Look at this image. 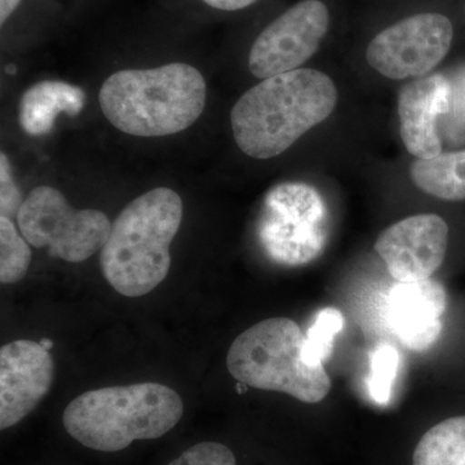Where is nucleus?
<instances>
[{
	"label": "nucleus",
	"mask_w": 465,
	"mask_h": 465,
	"mask_svg": "<svg viewBox=\"0 0 465 465\" xmlns=\"http://www.w3.org/2000/svg\"><path fill=\"white\" fill-rule=\"evenodd\" d=\"M450 96L451 87L440 74L416 78L401 88L400 134L410 154L419 159L440 154L442 143L437 133V118L449 112Z\"/></svg>",
	"instance_id": "13"
},
{
	"label": "nucleus",
	"mask_w": 465,
	"mask_h": 465,
	"mask_svg": "<svg viewBox=\"0 0 465 465\" xmlns=\"http://www.w3.org/2000/svg\"><path fill=\"white\" fill-rule=\"evenodd\" d=\"M452 36L443 15H415L379 33L367 47V63L393 81L421 78L449 54Z\"/></svg>",
	"instance_id": "8"
},
{
	"label": "nucleus",
	"mask_w": 465,
	"mask_h": 465,
	"mask_svg": "<svg viewBox=\"0 0 465 465\" xmlns=\"http://www.w3.org/2000/svg\"><path fill=\"white\" fill-rule=\"evenodd\" d=\"M54 361L41 342L15 341L0 349V430L20 423L50 391Z\"/></svg>",
	"instance_id": "11"
},
{
	"label": "nucleus",
	"mask_w": 465,
	"mask_h": 465,
	"mask_svg": "<svg viewBox=\"0 0 465 465\" xmlns=\"http://www.w3.org/2000/svg\"><path fill=\"white\" fill-rule=\"evenodd\" d=\"M399 367L400 351L394 345L381 342L372 351L367 390L376 405L390 402Z\"/></svg>",
	"instance_id": "19"
},
{
	"label": "nucleus",
	"mask_w": 465,
	"mask_h": 465,
	"mask_svg": "<svg viewBox=\"0 0 465 465\" xmlns=\"http://www.w3.org/2000/svg\"><path fill=\"white\" fill-rule=\"evenodd\" d=\"M256 234L275 264H309L323 252L329 235V210L322 195L304 183L274 186L262 201Z\"/></svg>",
	"instance_id": "6"
},
{
	"label": "nucleus",
	"mask_w": 465,
	"mask_h": 465,
	"mask_svg": "<svg viewBox=\"0 0 465 465\" xmlns=\"http://www.w3.org/2000/svg\"><path fill=\"white\" fill-rule=\"evenodd\" d=\"M336 103L335 84L318 70L298 69L262 79L232 108V136L249 157H277L329 118Z\"/></svg>",
	"instance_id": "1"
},
{
	"label": "nucleus",
	"mask_w": 465,
	"mask_h": 465,
	"mask_svg": "<svg viewBox=\"0 0 465 465\" xmlns=\"http://www.w3.org/2000/svg\"><path fill=\"white\" fill-rule=\"evenodd\" d=\"M182 222L183 201L173 189L155 188L131 202L101 250V269L110 286L127 298H140L163 282Z\"/></svg>",
	"instance_id": "3"
},
{
	"label": "nucleus",
	"mask_w": 465,
	"mask_h": 465,
	"mask_svg": "<svg viewBox=\"0 0 465 465\" xmlns=\"http://www.w3.org/2000/svg\"><path fill=\"white\" fill-rule=\"evenodd\" d=\"M450 226L436 213L401 220L379 235L375 251L397 282L430 280L448 256Z\"/></svg>",
	"instance_id": "10"
},
{
	"label": "nucleus",
	"mask_w": 465,
	"mask_h": 465,
	"mask_svg": "<svg viewBox=\"0 0 465 465\" xmlns=\"http://www.w3.org/2000/svg\"><path fill=\"white\" fill-rule=\"evenodd\" d=\"M168 465H237L228 446L217 442H201L192 446Z\"/></svg>",
	"instance_id": "20"
},
{
	"label": "nucleus",
	"mask_w": 465,
	"mask_h": 465,
	"mask_svg": "<svg viewBox=\"0 0 465 465\" xmlns=\"http://www.w3.org/2000/svg\"><path fill=\"white\" fill-rule=\"evenodd\" d=\"M39 342H41L43 347L50 349V351H51V348L54 347V342H52L50 341V339H43V341H39Z\"/></svg>",
	"instance_id": "24"
},
{
	"label": "nucleus",
	"mask_w": 465,
	"mask_h": 465,
	"mask_svg": "<svg viewBox=\"0 0 465 465\" xmlns=\"http://www.w3.org/2000/svg\"><path fill=\"white\" fill-rule=\"evenodd\" d=\"M305 333L290 318H269L241 333L229 349L226 366L235 381L256 390L280 391L318 403L331 390L323 365L304 356Z\"/></svg>",
	"instance_id": "5"
},
{
	"label": "nucleus",
	"mask_w": 465,
	"mask_h": 465,
	"mask_svg": "<svg viewBox=\"0 0 465 465\" xmlns=\"http://www.w3.org/2000/svg\"><path fill=\"white\" fill-rule=\"evenodd\" d=\"M410 174L420 191L448 202L465 201V150L416 159Z\"/></svg>",
	"instance_id": "15"
},
{
	"label": "nucleus",
	"mask_w": 465,
	"mask_h": 465,
	"mask_svg": "<svg viewBox=\"0 0 465 465\" xmlns=\"http://www.w3.org/2000/svg\"><path fill=\"white\" fill-rule=\"evenodd\" d=\"M344 327V316L336 308L318 312L305 333L304 356L312 365H323L331 356L335 338Z\"/></svg>",
	"instance_id": "18"
},
{
	"label": "nucleus",
	"mask_w": 465,
	"mask_h": 465,
	"mask_svg": "<svg viewBox=\"0 0 465 465\" xmlns=\"http://www.w3.org/2000/svg\"><path fill=\"white\" fill-rule=\"evenodd\" d=\"M449 304L448 290L433 278L397 282L388 295V326L410 351H430L442 338Z\"/></svg>",
	"instance_id": "12"
},
{
	"label": "nucleus",
	"mask_w": 465,
	"mask_h": 465,
	"mask_svg": "<svg viewBox=\"0 0 465 465\" xmlns=\"http://www.w3.org/2000/svg\"><path fill=\"white\" fill-rule=\"evenodd\" d=\"M414 465H465V414L450 416L419 440Z\"/></svg>",
	"instance_id": "16"
},
{
	"label": "nucleus",
	"mask_w": 465,
	"mask_h": 465,
	"mask_svg": "<svg viewBox=\"0 0 465 465\" xmlns=\"http://www.w3.org/2000/svg\"><path fill=\"white\" fill-rule=\"evenodd\" d=\"M183 414L176 391L159 382H140L84 391L66 406L63 423L85 448L116 452L134 440L161 439Z\"/></svg>",
	"instance_id": "4"
},
{
	"label": "nucleus",
	"mask_w": 465,
	"mask_h": 465,
	"mask_svg": "<svg viewBox=\"0 0 465 465\" xmlns=\"http://www.w3.org/2000/svg\"><path fill=\"white\" fill-rule=\"evenodd\" d=\"M84 104L85 94L82 88L65 82H41L32 85L21 97L18 121L30 136H43L54 128L58 115H78Z\"/></svg>",
	"instance_id": "14"
},
{
	"label": "nucleus",
	"mask_w": 465,
	"mask_h": 465,
	"mask_svg": "<svg viewBox=\"0 0 465 465\" xmlns=\"http://www.w3.org/2000/svg\"><path fill=\"white\" fill-rule=\"evenodd\" d=\"M24 201L21 192L18 191L14 176H12L11 164L7 155H0V213L2 216L14 219L20 213Z\"/></svg>",
	"instance_id": "21"
},
{
	"label": "nucleus",
	"mask_w": 465,
	"mask_h": 465,
	"mask_svg": "<svg viewBox=\"0 0 465 465\" xmlns=\"http://www.w3.org/2000/svg\"><path fill=\"white\" fill-rule=\"evenodd\" d=\"M202 2L220 11H240V9L250 7L258 0H202Z\"/></svg>",
	"instance_id": "22"
},
{
	"label": "nucleus",
	"mask_w": 465,
	"mask_h": 465,
	"mask_svg": "<svg viewBox=\"0 0 465 465\" xmlns=\"http://www.w3.org/2000/svg\"><path fill=\"white\" fill-rule=\"evenodd\" d=\"M8 217L0 216V282H20L29 271L32 250Z\"/></svg>",
	"instance_id": "17"
},
{
	"label": "nucleus",
	"mask_w": 465,
	"mask_h": 465,
	"mask_svg": "<svg viewBox=\"0 0 465 465\" xmlns=\"http://www.w3.org/2000/svg\"><path fill=\"white\" fill-rule=\"evenodd\" d=\"M20 3L21 0H0V24L2 25L7 23Z\"/></svg>",
	"instance_id": "23"
},
{
	"label": "nucleus",
	"mask_w": 465,
	"mask_h": 465,
	"mask_svg": "<svg viewBox=\"0 0 465 465\" xmlns=\"http://www.w3.org/2000/svg\"><path fill=\"white\" fill-rule=\"evenodd\" d=\"M329 26L326 5L320 0H302L260 33L251 48L250 72L268 79L298 70L316 54Z\"/></svg>",
	"instance_id": "9"
},
{
	"label": "nucleus",
	"mask_w": 465,
	"mask_h": 465,
	"mask_svg": "<svg viewBox=\"0 0 465 465\" xmlns=\"http://www.w3.org/2000/svg\"><path fill=\"white\" fill-rule=\"evenodd\" d=\"M17 225L27 243L47 247L50 255L67 262H82L103 250L112 224L97 210H75L65 195L52 186H38L24 200Z\"/></svg>",
	"instance_id": "7"
},
{
	"label": "nucleus",
	"mask_w": 465,
	"mask_h": 465,
	"mask_svg": "<svg viewBox=\"0 0 465 465\" xmlns=\"http://www.w3.org/2000/svg\"><path fill=\"white\" fill-rule=\"evenodd\" d=\"M207 85L188 64L173 63L146 70H121L101 87L106 119L122 133L162 137L182 133L203 113Z\"/></svg>",
	"instance_id": "2"
}]
</instances>
